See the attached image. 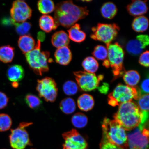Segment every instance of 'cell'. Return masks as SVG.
Here are the masks:
<instances>
[{
	"label": "cell",
	"instance_id": "35",
	"mask_svg": "<svg viewBox=\"0 0 149 149\" xmlns=\"http://www.w3.org/2000/svg\"><path fill=\"white\" fill-rule=\"evenodd\" d=\"M12 121L8 115L0 114V131L4 132L8 130L11 127Z\"/></svg>",
	"mask_w": 149,
	"mask_h": 149
},
{
	"label": "cell",
	"instance_id": "43",
	"mask_svg": "<svg viewBox=\"0 0 149 149\" xmlns=\"http://www.w3.org/2000/svg\"><path fill=\"white\" fill-rule=\"evenodd\" d=\"M45 35L44 33L42 32H40L38 33L37 35V38L38 40H40V42H42L45 38Z\"/></svg>",
	"mask_w": 149,
	"mask_h": 149
},
{
	"label": "cell",
	"instance_id": "41",
	"mask_svg": "<svg viewBox=\"0 0 149 149\" xmlns=\"http://www.w3.org/2000/svg\"><path fill=\"white\" fill-rule=\"evenodd\" d=\"M149 81L148 78H147L144 79L141 84V90L144 93V94H148L149 91Z\"/></svg>",
	"mask_w": 149,
	"mask_h": 149
},
{
	"label": "cell",
	"instance_id": "24",
	"mask_svg": "<svg viewBox=\"0 0 149 149\" xmlns=\"http://www.w3.org/2000/svg\"><path fill=\"white\" fill-rule=\"evenodd\" d=\"M102 16L107 19H111L116 15L117 8L116 5L111 2L104 3L100 9Z\"/></svg>",
	"mask_w": 149,
	"mask_h": 149
},
{
	"label": "cell",
	"instance_id": "36",
	"mask_svg": "<svg viewBox=\"0 0 149 149\" xmlns=\"http://www.w3.org/2000/svg\"><path fill=\"white\" fill-rule=\"evenodd\" d=\"M16 31L18 35L23 36L26 35L31 29V24L27 22H24L21 23H15Z\"/></svg>",
	"mask_w": 149,
	"mask_h": 149
},
{
	"label": "cell",
	"instance_id": "42",
	"mask_svg": "<svg viewBox=\"0 0 149 149\" xmlns=\"http://www.w3.org/2000/svg\"><path fill=\"white\" fill-rule=\"evenodd\" d=\"M15 23L12 18L4 17L1 19V23L3 26H9L14 25Z\"/></svg>",
	"mask_w": 149,
	"mask_h": 149
},
{
	"label": "cell",
	"instance_id": "38",
	"mask_svg": "<svg viewBox=\"0 0 149 149\" xmlns=\"http://www.w3.org/2000/svg\"><path fill=\"white\" fill-rule=\"evenodd\" d=\"M149 52L146 51L141 54L139 57V62L140 64L145 67H148L149 65Z\"/></svg>",
	"mask_w": 149,
	"mask_h": 149
},
{
	"label": "cell",
	"instance_id": "6",
	"mask_svg": "<svg viewBox=\"0 0 149 149\" xmlns=\"http://www.w3.org/2000/svg\"><path fill=\"white\" fill-rule=\"evenodd\" d=\"M107 59L115 77H120L125 72L123 65L125 53L123 49L117 42L107 46Z\"/></svg>",
	"mask_w": 149,
	"mask_h": 149
},
{
	"label": "cell",
	"instance_id": "16",
	"mask_svg": "<svg viewBox=\"0 0 149 149\" xmlns=\"http://www.w3.org/2000/svg\"><path fill=\"white\" fill-rule=\"evenodd\" d=\"M54 56L56 62L65 66L70 64L72 58V52L68 46L58 48Z\"/></svg>",
	"mask_w": 149,
	"mask_h": 149
},
{
	"label": "cell",
	"instance_id": "30",
	"mask_svg": "<svg viewBox=\"0 0 149 149\" xmlns=\"http://www.w3.org/2000/svg\"><path fill=\"white\" fill-rule=\"evenodd\" d=\"M37 7L39 11L44 14L50 13L55 9L54 3L51 0H40L38 1Z\"/></svg>",
	"mask_w": 149,
	"mask_h": 149
},
{
	"label": "cell",
	"instance_id": "9",
	"mask_svg": "<svg viewBox=\"0 0 149 149\" xmlns=\"http://www.w3.org/2000/svg\"><path fill=\"white\" fill-rule=\"evenodd\" d=\"M127 134V149H149V130L138 126Z\"/></svg>",
	"mask_w": 149,
	"mask_h": 149
},
{
	"label": "cell",
	"instance_id": "31",
	"mask_svg": "<svg viewBox=\"0 0 149 149\" xmlns=\"http://www.w3.org/2000/svg\"><path fill=\"white\" fill-rule=\"evenodd\" d=\"M72 125L77 128H82L86 125L88 118L85 115L81 113H77L73 115L72 118Z\"/></svg>",
	"mask_w": 149,
	"mask_h": 149
},
{
	"label": "cell",
	"instance_id": "39",
	"mask_svg": "<svg viewBox=\"0 0 149 149\" xmlns=\"http://www.w3.org/2000/svg\"><path fill=\"white\" fill-rule=\"evenodd\" d=\"M137 40L140 42L144 49L148 45L149 38L148 35H139L136 37Z\"/></svg>",
	"mask_w": 149,
	"mask_h": 149
},
{
	"label": "cell",
	"instance_id": "44",
	"mask_svg": "<svg viewBox=\"0 0 149 149\" xmlns=\"http://www.w3.org/2000/svg\"></svg>",
	"mask_w": 149,
	"mask_h": 149
},
{
	"label": "cell",
	"instance_id": "1",
	"mask_svg": "<svg viewBox=\"0 0 149 149\" xmlns=\"http://www.w3.org/2000/svg\"><path fill=\"white\" fill-rule=\"evenodd\" d=\"M54 16L55 23L66 28H69L79 20L88 15L89 11L86 7L74 4L72 1H63L56 5Z\"/></svg>",
	"mask_w": 149,
	"mask_h": 149
},
{
	"label": "cell",
	"instance_id": "13",
	"mask_svg": "<svg viewBox=\"0 0 149 149\" xmlns=\"http://www.w3.org/2000/svg\"><path fill=\"white\" fill-rule=\"evenodd\" d=\"M65 142L63 149H86V141L75 129L63 133L62 135Z\"/></svg>",
	"mask_w": 149,
	"mask_h": 149
},
{
	"label": "cell",
	"instance_id": "33",
	"mask_svg": "<svg viewBox=\"0 0 149 149\" xmlns=\"http://www.w3.org/2000/svg\"><path fill=\"white\" fill-rule=\"evenodd\" d=\"M26 103L30 108L33 109H37L42 105V102L38 97L32 94H28L25 98Z\"/></svg>",
	"mask_w": 149,
	"mask_h": 149
},
{
	"label": "cell",
	"instance_id": "19",
	"mask_svg": "<svg viewBox=\"0 0 149 149\" xmlns=\"http://www.w3.org/2000/svg\"><path fill=\"white\" fill-rule=\"evenodd\" d=\"M51 42L54 47L58 48L68 46L70 43V39L66 32L61 31L54 33L52 37Z\"/></svg>",
	"mask_w": 149,
	"mask_h": 149
},
{
	"label": "cell",
	"instance_id": "32",
	"mask_svg": "<svg viewBox=\"0 0 149 149\" xmlns=\"http://www.w3.org/2000/svg\"><path fill=\"white\" fill-rule=\"evenodd\" d=\"M92 54L98 60L104 61L107 59V48L103 45H98L95 47Z\"/></svg>",
	"mask_w": 149,
	"mask_h": 149
},
{
	"label": "cell",
	"instance_id": "10",
	"mask_svg": "<svg viewBox=\"0 0 149 149\" xmlns=\"http://www.w3.org/2000/svg\"><path fill=\"white\" fill-rule=\"evenodd\" d=\"M36 90L39 96L46 101L53 102L56 99L58 94L57 84L51 78L46 77L38 80Z\"/></svg>",
	"mask_w": 149,
	"mask_h": 149
},
{
	"label": "cell",
	"instance_id": "29",
	"mask_svg": "<svg viewBox=\"0 0 149 149\" xmlns=\"http://www.w3.org/2000/svg\"><path fill=\"white\" fill-rule=\"evenodd\" d=\"M60 108L61 111L65 114H71L75 111L76 105L75 102L72 98H65L61 102Z\"/></svg>",
	"mask_w": 149,
	"mask_h": 149
},
{
	"label": "cell",
	"instance_id": "7",
	"mask_svg": "<svg viewBox=\"0 0 149 149\" xmlns=\"http://www.w3.org/2000/svg\"><path fill=\"white\" fill-rule=\"evenodd\" d=\"M120 28L116 24L98 23L96 27L92 28L91 38L103 42L109 45L118 35Z\"/></svg>",
	"mask_w": 149,
	"mask_h": 149
},
{
	"label": "cell",
	"instance_id": "2",
	"mask_svg": "<svg viewBox=\"0 0 149 149\" xmlns=\"http://www.w3.org/2000/svg\"><path fill=\"white\" fill-rule=\"evenodd\" d=\"M142 117L137 104L133 100L120 104L114 115L115 120L126 131H130L138 126Z\"/></svg>",
	"mask_w": 149,
	"mask_h": 149
},
{
	"label": "cell",
	"instance_id": "18",
	"mask_svg": "<svg viewBox=\"0 0 149 149\" xmlns=\"http://www.w3.org/2000/svg\"><path fill=\"white\" fill-rule=\"evenodd\" d=\"M18 45L20 50L25 54L34 49L35 46V40L29 35L20 36L18 40Z\"/></svg>",
	"mask_w": 149,
	"mask_h": 149
},
{
	"label": "cell",
	"instance_id": "23",
	"mask_svg": "<svg viewBox=\"0 0 149 149\" xmlns=\"http://www.w3.org/2000/svg\"><path fill=\"white\" fill-rule=\"evenodd\" d=\"M149 25L148 19L144 16L137 17L133 20L132 27L136 32H143L148 29Z\"/></svg>",
	"mask_w": 149,
	"mask_h": 149
},
{
	"label": "cell",
	"instance_id": "4",
	"mask_svg": "<svg viewBox=\"0 0 149 149\" xmlns=\"http://www.w3.org/2000/svg\"><path fill=\"white\" fill-rule=\"evenodd\" d=\"M102 127L103 133L109 141L124 149H127V134L117 121L105 118Z\"/></svg>",
	"mask_w": 149,
	"mask_h": 149
},
{
	"label": "cell",
	"instance_id": "20",
	"mask_svg": "<svg viewBox=\"0 0 149 149\" xmlns=\"http://www.w3.org/2000/svg\"><path fill=\"white\" fill-rule=\"evenodd\" d=\"M79 24H75L68 31L69 38L74 42L80 43L84 41L86 34L81 29Z\"/></svg>",
	"mask_w": 149,
	"mask_h": 149
},
{
	"label": "cell",
	"instance_id": "28",
	"mask_svg": "<svg viewBox=\"0 0 149 149\" xmlns=\"http://www.w3.org/2000/svg\"><path fill=\"white\" fill-rule=\"evenodd\" d=\"M83 67L85 72L94 73L97 70L99 64L97 61L94 57H88L84 59L82 63Z\"/></svg>",
	"mask_w": 149,
	"mask_h": 149
},
{
	"label": "cell",
	"instance_id": "21",
	"mask_svg": "<svg viewBox=\"0 0 149 149\" xmlns=\"http://www.w3.org/2000/svg\"><path fill=\"white\" fill-rule=\"evenodd\" d=\"M39 26L41 29L46 33L55 30L58 27L54 19L48 15L41 17L39 20Z\"/></svg>",
	"mask_w": 149,
	"mask_h": 149
},
{
	"label": "cell",
	"instance_id": "27",
	"mask_svg": "<svg viewBox=\"0 0 149 149\" xmlns=\"http://www.w3.org/2000/svg\"><path fill=\"white\" fill-rule=\"evenodd\" d=\"M126 48L128 53L134 56L139 55L142 53L144 49L136 39L129 41L126 44Z\"/></svg>",
	"mask_w": 149,
	"mask_h": 149
},
{
	"label": "cell",
	"instance_id": "12",
	"mask_svg": "<svg viewBox=\"0 0 149 149\" xmlns=\"http://www.w3.org/2000/svg\"><path fill=\"white\" fill-rule=\"evenodd\" d=\"M12 19L17 23L25 22L32 15V10L25 1H16L13 2L10 9Z\"/></svg>",
	"mask_w": 149,
	"mask_h": 149
},
{
	"label": "cell",
	"instance_id": "17",
	"mask_svg": "<svg viewBox=\"0 0 149 149\" xmlns=\"http://www.w3.org/2000/svg\"><path fill=\"white\" fill-rule=\"evenodd\" d=\"M25 72L21 66L18 65H12L9 67L7 72L8 79L13 84H17L23 79Z\"/></svg>",
	"mask_w": 149,
	"mask_h": 149
},
{
	"label": "cell",
	"instance_id": "34",
	"mask_svg": "<svg viewBox=\"0 0 149 149\" xmlns=\"http://www.w3.org/2000/svg\"><path fill=\"white\" fill-rule=\"evenodd\" d=\"M63 89L64 93L67 95H73L77 92L78 87L77 84L74 81H68L64 84Z\"/></svg>",
	"mask_w": 149,
	"mask_h": 149
},
{
	"label": "cell",
	"instance_id": "40",
	"mask_svg": "<svg viewBox=\"0 0 149 149\" xmlns=\"http://www.w3.org/2000/svg\"><path fill=\"white\" fill-rule=\"evenodd\" d=\"M8 98L4 93L0 92V109H3L7 105Z\"/></svg>",
	"mask_w": 149,
	"mask_h": 149
},
{
	"label": "cell",
	"instance_id": "25",
	"mask_svg": "<svg viewBox=\"0 0 149 149\" xmlns=\"http://www.w3.org/2000/svg\"><path fill=\"white\" fill-rule=\"evenodd\" d=\"M140 78L139 72L135 70H130L125 72L123 77L127 85L133 87L139 83Z\"/></svg>",
	"mask_w": 149,
	"mask_h": 149
},
{
	"label": "cell",
	"instance_id": "15",
	"mask_svg": "<svg viewBox=\"0 0 149 149\" xmlns=\"http://www.w3.org/2000/svg\"><path fill=\"white\" fill-rule=\"evenodd\" d=\"M149 94H144L138 99L137 105L142 113V117L139 126H146L149 118Z\"/></svg>",
	"mask_w": 149,
	"mask_h": 149
},
{
	"label": "cell",
	"instance_id": "14",
	"mask_svg": "<svg viewBox=\"0 0 149 149\" xmlns=\"http://www.w3.org/2000/svg\"><path fill=\"white\" fill-rule=\"evenodd\" d=\"M146 1H133L127 6V12L131 15L135 17L143 16L148 10Z\"/></svg>",
	"mask_w": 149,
	"mask_h": 149
},
{
	"label": "cell",
	"instance_id": "3",
	"mask_svg": "<svg viewBox=\"0 0 149 149\" xmlns=\"http://www.w3.org/2000/svg\"><path fill=\"white\" fill-rule=\"evenodd\" d=\"M25 55L29 66L35 73L41 76L44 72L48 71V63L53 61L49 59V52L41 51V43L39 40L34 49Z\"/></svg>",
	"mask_w": 149,
	"mask_h": 149
},
{
	"label": "cell",
	"instance_id": "8",
	"mask_svg": "<svg viewBox=\"0 0 149 149\" xmlns=\"http://www.w3.org/2000/svg\"><path fill=\"white\" fill-rule=\"evenodd\" d=\"M32 123L22 122L15 129L12 130L9 136L11 147L14 149H25L27 146L32 145L26 128Z\"/></svg>",
	"mask_w": 149,
	"mask_h": 149
},
{
	"label": "cell",
	"instance_id": "22",
	"mask_svg": "<svg viewBox=\"0 0 149 149\" xmlns=\"http://www.w3.org/2000/svg\"><path fill=\"white\" fill-rule=\"evenodd\" d=\"M77 105L82 111H87L92 109L94 105V101L93 97L88 94L82 95L78 98Z\"/></svg>",
	"mask_w": 149,
	"mask_h": 149
},
{
	"label": "cell",
	"instance_id": "5",
	"mask_svg": "<svg viewBox=\"0 0 149 149\" xmlns=\"http://www.w3.org/2000/svg\"><path fill=\"white\" fill-rule=\"evenodd\" d=\"M141 95L139 89L136 87L119 84L109 95L108 102L110 105L115 107L133 99L137 100Z\"/></svg>",
	"mask_w": 149,
	"mask_h": 149
},
{
	"label": "cell",
	"instance_id": "11",
	"mask_svg": "<svg viewBox=\"0 0 149 149\" xmlns=\"http://www.w3.org/2000/svg\"><path fill=\"white\" fill-rule=\"evenodd\" d=\"M74 74L78 85L85 91H92L97 88L104 77L102 74L97 76L95 73L85 71L74 72Z\"/></svg>",
	"mask_w": 149,
	"mask_h": 149
},
{
	"label": "cell",
	"instance_id": "37",
	"mask_svg": "<svg viewBox=\"0 0 149 149\" xmlns=\"http://www.w3.org/2000/svg\"><path fill=\"white\" fill-rule=\"evenodd\" d=\"M100 149H124L111 143L109 141L105 134L102 133V137L100 144Z\"/></svg>",
	"mask_w": 149,
	"mask_h": 149
},
{
	"label": "cell",
	"instance_id": "26",
	"mask_svg": "<svg viewBox=\"0 0 149 149\" xmlns=\"http://www.w3.org/2000/svg\"><path fill=\"white\" fill-rule=\"evenodd\" d=\"M14 56V48L9 45L0 47V60L7 63L12 61Z\"/></svg>",
	"mask_w": 149,
	"mask_h": 149
}]
</instances>
